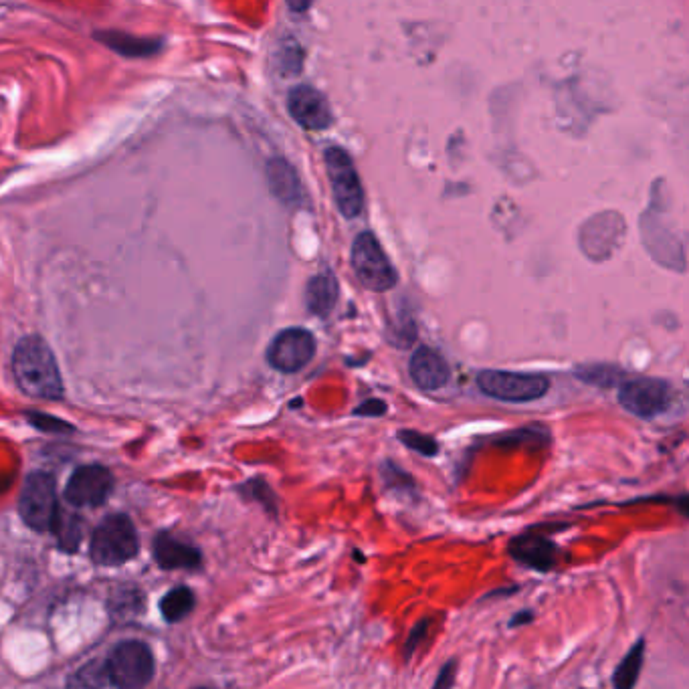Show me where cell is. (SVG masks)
I'll list each match as a JSON object with an SVG mask.
<instances>
[{
	"mask_svg": "<svg viewBox=\"0 0 689 689\" xmlns=\"http://www.w3.org/2000/svg\"><path fill=\"white\" fill-rule=\"evenodd\" d=\"M13 370L25 395L43 401H59L63 397V380L55 354L41 336H25L17 344Z\"/></svg>",
	"mask_w": 689,
	"mask_h": 689,
	"instance_id": "obj_1",
	"label": "cell"
},
{
	"mask_svg": "<svg viewBox=\"0 0 689 689\" xmlns=\"http://www.w3.org/2000/svg\"><path fill=\"white\" fill-rule=\"evenodd\" d=\"M140 548L136 528L124 514L108 516L91 538V560L100 566H120L136 558Z\"/></svg>",
	"mask_w": 689,
	"mask_h": 689,
	"instance_id": "obj_2",
	"label": "cell"
},
{
	"mask_svg": "<svg viewBox=\"0 0 689 689\" xmlns=\"http://www.w3.org/2000/svg\"><path fill=\"white\" fill-rule=\"evenodd\" d=\"M477 386L483 395L502 403H534L550 390V378L532 372L481 370Z\"/></svg>",
	"mask_w": 689,
	"mask_h": 689,
	"instance_id": "obj_3",
	"label": "cell"
},
{
	"mask_svg": "<svg viewBox=\"0 0 689 689\" xmlns=\"http://www.w3.org/2000/svg\"><path fill=\"white\" fill-rule=\"evenodd\" d=\"M352 267L358 281L370 291H390L399 283V273L395 265L390 263L382 245L370 231H364L354 239Z\"/></svg>",
	"mask_w": 689,
	"mask_h": 689,
	"instance_id": "obj_4",
	"label": "cell"
},
{
	"mask_svg": "<svg viewBox=\"0 0 689 689\" xmlns=\"http://www.w3.org/2000/svg\"><path fill=\"white\" fill-rule=\"evenodd\" d=\"M326 170L338 211L346 219H356L364 211V188L350 154L338 146H330L324 154Z\"/></svg>",
	"mask_w": 689,
	"mask_h": 689,
	"instance_id": "obj_5",
	"label": "cell"
},
{
	"mask_svg": "<svg viewBox=\"0 0 689 689\" xmlns=\"http://www.w3.org/2000/svg\"><path fill=\"white\" fill-rule=\"evenodd\" d=\"M57 512L59 504L55 494V479L45 471L31 473L23 485L19 500V514L23 522L37 532H49Z\"/></svg>",
	"mask_w": 689,
	"mask_h": 689,
	"instance_id": "obj_6",
	"label": "cell"
},
{
	"mask_svg": "<svg viewBox=\"0 0 689 689\" xmlns=\"http://www.w3.org/2000/svg\"><path fill=\"white\" fill-rule=\"evenodd\" d=\"M106 669L112 687L138 689L152 681L154 657L148 645L140 641H124L112 651L110 659L106 661Z\"/></svg>",
	"mask_w": 689,
	"mask_h": 689,
	"instance_id": "obj_7",
	"label": "cell"
},
{
	"mask_svg": "<svg viewBox=\"0 0 689 689\" xmlns=\"http://www.w3.org/2000/svg\"><path fill=\"white\" fill-rule=\"evenodd\" d=\"M673 386L661 378H635L619 388V403L639 419H655L673 405Z\"/></svg>",
	"mask_w": 689,
	"mask_h": 689,
	"instance_id": "obj_8",
	"label": "cell"
},
{
	"mask_svg": "<svg viewBox=\"0 0 689 689\" xmlns=\"http://www.w3.org/2000/svg\"><path fill=\"white\" fill-rule=\"evenodd\" d=\"M316 356V338L310 330L287 328L281 330L267 348V362L283 374H293L306 368Z\"/></svg>",
	"mask_w": 689,
	"mask_h": 689,
	"instance_id": "obj_9",
	"label": "cell"
},
{
	"mask_svg": "<svg viewBox=\"0 0 689 689\" xmlns=\"http://www.w3.org/2000/svg\"><path fill=\"white\" fill-rule=\"evenodd\" d=\"M112 489L114 477L106 467L85 465L73 471L65 487V500L75 508H97L108 500Z\"/></svg>",
	"mask_w": 689,
	"mask_h": 689,
	"instance_id": "obj_10",
	"label": "cell"
},
{
	"mask_svg": "<svg viewBox=\"0 0 689 689\" xmlns=\"http://www.w3.org/2000/svg\"><path fill=\"white\" fill-rule=\"evenodd\" d=\"M625 233L623 219L617 213H603L590 219L580 231V247L588 259L603 261L613 255Z\"/></svg>",
	"mask_w": 689,
	"mask_h": 689,
	"instance_id": "obj_11",
	"label": "cell"
},
{
	"mask_svg": "<svg viewBox=\"0 0 689 689\" xmlns=\"http://www.w3.org/2000/svg\"><path fill=\"white\" fill-rule=\"evenodd\" d=\"M287 108L291 118L298 122L302 128L320 132L332 126V110L330 104L316 87L310 85H298L289 91Z\"/></svg>",
	"mask_w": 689,
	"mask_h": 689,
	"instance_id": "obj_12",
	"label": "cell"
},
{
	"mask_svg": "<svg viewBox=\"0 0 689 689\" xmlns=\"http://www.w3.org/2000/svg\"><path fill=\"white\" fill-rule=\"evenodd\" d=\"M510 556L536 572H550L558 562V546L544 534L526 532L510 542Z\"/></svg>",
	"mask_w": 689,
	"mask_h": 689,
	"instance_id": "obj_13",
	"label": "cell"
},
{
	"mask_svg": "<svg viewBox=\"0 0 689 689\" xmlns=\"http://www.w3.org/2000/svg\"><path fill=\"white\" fill-rule=\"evenodd\" d=\"M409 374L417 388L433 392L447 386V382L451 380V366L437 350L421 346L411 356Z\"/></svg>",
	"mask_w": 689,
	"mask_h": 689,
	"instance_id": "obj_14",
	"label": "cell"
},
{
	"mask_svg": "<svg viewBox=\"0 0 689 689\" xmlns=\"http://www.w3.org/2000/svg\"><path fill=\"white\" fill-rule=\"evenodd\" d=\"M340 298V285L332 271L314 275L306 285V308L310 314L326 320L334 312Z\"/></svg>",
	"mask_w": 689,
	"mask_h": 689,
	"instance_id": "obj_15",
	"label": "cell"
},
{
	"mask_svg": "<svg viewBox=\"0 0 689 689\" xmlns=\"http://www.w3.org/2000/svg\"><path fill=\"white\" fill-rule=\"evenodd\" d=\"M267 182L271 192L285 205H298L302 201V182L295 168L283 160L273 158L267 164Z\"/></svg>",
	"mask_w": 689,
	"mask_h": 689,
	"instance_id": "obj_16",
	"label": "cell"
},
{
	"mask_svg": "<svg viewBox=\"0 0 689 689\" xmlns=\"http://www.w3.org/2000/svg\"><path fill=\"white\" fill-rule=\"evenodd\" d=\"M154 558L158 566L166 570L174 568H196L201 564L199 548L188 546L170 534H160L154 540Z\"/></svg>",
	"mask_w": 689,
	"mask_h": 689,
	"instance_id": "obj_17",
	"label": "cell"
},
{
	"mask_svg": "<svg viewBox=\"0 0 689 689\" xmlns=\"http://www.w3.org/2000/svg\"><path fill=\"white\" fill-rule=\"evenodd\" d=\"M108 47L126 57H148L160 51L162 43L158 39H142L126 33H102L97 35Z\"/></svg>",
	"mask_w": 689,
	"mask_h": 689,
	"instance_id": "obj_18",
	"label": "cell"
},
{
	"mask_svg": "<svg viewBox=\"0 0 689 689\" xmlns=\"http://www.w3.org/2000/svg\"><path fill=\"white\" fill-rule=\"evenodd\" d=\"M643 655H645V639H639L631 647V651L623 657L619 667L615 669L613 685L617 689H631L637 683L641 667H643Z\"/></svg>",
	"mask_w": 689,
	"mask_h": 689,
	"instance_id": "obj_19",
	"label": "cell"
},
{
	"mask_svg": "<svg viewBox=\"0 0 689 689\" xmlns=\"http://www.w3.org/2000/svg\"><path fill=\"white\" fill-rule=\"evenodd\" d=\"M194 609V595L188 586H176L160 601L162 617L168 623L182 621Z\"/></svg>",
	"mask_w": 689,
	"mask_h": 689,
	"instance_id": "obj_20",
	"label": "cell"
},
{
	"mask_svg": "<svg viewBox=\"0 0 689 689\" xmlns=\"http://www.w3.org/2000/svg\"><path fill=\"white\" fill-rule=\"evenodd\" d=\"M55 536H57V542L61 546V550L65 552H75L79 542H81V536H83V524L77 516L73 514H63V512H57L55 520H53V526L51 530Z\"/></svg>",
	"mask_w": 689,
	"mask_h": 689,
	"instance_id": "obj_21",
	"label": "cell"
},
{
	"mask_svg": "<svg viewBox=\"0 0 689 689\" xmlns=\"http://www.w3.org/2000/svg\"><path fill=\"white\" fill-rule=\"evenodd\" d=\"M574 376H578L586 384L609 388L619 384L625 378V372L615 364H584L574 370Z\"/></svg>",
	"mask_w": 689,
	"mask_h": 689,
	"instance_id": "obj_22",
	"label": "cell"
},
{
	"mask_svg": "<svg viewBox=\"0 0 689 689\" xmlns=\"http://www.w3.org/2000/svg\"><path fill=\"white\" fill-rule=\"evenodd\" d=\"M550 435L548 429L542 425H534L528 429H518L512 433H506L496 439V445L500 447H520V445H532V447H544L548 445Z\"/></svg>",
	"mask_w": 689,
	"mask_h": 689,
	"instance_id": "obj_23",
	"label": "cell"
},
{
	"mask_svg": "<svg viewBox=\"0 0 689 689\" xmlns=\"http://www.w3.org/2000/svg\"><path fill=\"white\" fill-rule=\"evenodd\" d=\"M69 685H83V687H112L106 663L93 661L85 667H81L71 679Z\"/></svg>",
	"mask_w": 689,
	"mask_h": 689,
	"instance_id": "obj_24",
	"label": "cell"
},
{
	"mask_svg": "<svg viewBox=\"0 0 689 689\" xmlns=\"http://www.w3.org/2000/svg\"><path fill=\"white\" fill-rule=\"evenodd\" d=\"M397 439L409 447L411 451H417L423 457H435L439 453V443L431 437L425 435L421 431H413V429H403L397 433Z\"/></svg>",
	"mask_w": 689,
	"mask_h": 689,
	"instance_id": "obj_25",
	"label": "cell"
},
{
	"mask_svg": "<svg viewBox=\"0 0 689 689\" xmlns=\"http://www.w3.org/2000/svg\"><path fill=\"white\" fill-rule=\"evenodd\" d=\"M386 338L392 346L397 348H411L417 340V324H413L411 318L401 316V320L395 326H388Z\"/></svg>",
	"mask_w": 689,
	"mask_h": 689,
	"instance_id": "obj_26",
	"label": "cell"
},
{
	"mask_svg": "<svg viewBox=\"0 0 689 689\" xmlns=\"http://www.w3.org/2000/svg\"><path fill=\"white\" fill-rule=\"evenodd\" d=\"M380 473H382L384 483H386L388 487H392V489H399V491H403V489L413 491V489H415L413 477H411L409 473H405L401 467L392 465V461H384V463L380 465Z\"/></svg>",
	"mask_w": 689,
	"mask_h": 689,
	"instance_id": "obj_27",
	"label": "cell"
},
{
	"mask_svg": "<svg viewBox=\"0 0 689 689\" xmlns=\"http://www.w3.org/2000/svg\"><path fill=\"white\" fill-rule=\"evenodd\" d=\"M429 625H431V621H429V619H425V621H421V623H417V625H415V629L411 631V635H409V639H407V643H405V649H403L405 661H409V659L413 657V653L419 649V645H421V643L427 639Z\"/></svg>",
	"mask_w": 689,
	"mask_h": 689,
	"instance_id": "obj_28",
	"label": "cell"
},
{
	"mask_svg": "<svg viewBox=\"0 0 689 689\" xmlns=\"http://www.w3.org/2000/svg\"><path fill=\"white\" fill-rule=\"evenodd\" d=\"M388 411L386 403L380 399H368L366 403H362L360 407L354 409L356 417H382Z\"/></svg>",
	"mask_w": 689,
	"mask_h": 689,
	"instance_id": "obj_29",
	"label": "cell"
},
{
	"mask_svg": "<svg viewBox=\"0 0 689 689\" xmlns=\"http://www.w3.org/2000/svg\"><path fill=\"white\" fill-rule=\"evenodd\" d=\"M455 669H457V661H455V659L449 661V663H445L443 669H441V673H439V677L435 679V687H437V689H439V687H451V685L455 683Z\"/></svg>",
	"mask_w": 689,
	"mask_h": 689,
	"instance_id": "obj_30",
	"label": "cell"
},
{
	"mask_svg": "<svg viewBox=\"0 0 689 689\" xmlns=\"http://www.w3.org/2000/svg\"><path fill=\"white\" fill-rule=\"evenodd\" d=\"M31 423L33 425H37V427H41V429H45V431H55V427H59V429H63V431H71V427L69 425H65L63 421H57V419H45V417H41V415H37V417H31Z\"/></svg>",
	"mask_w": 689,
	"mask_h": 689,
	"instance_id": "obj_31",
	"label": "cell"
},
{
	"mask_svg": "<svg viewBox=\"0 0 689 689\" xmlns=\"http://www.w3.org/2000/svg\"><path fill=\"white\" fill-rule=\"evenodd\" d=\"M285 3L293 13H306L312 7L314 0H285Z\"/></svg>",
	"mask_w": 689,
	"mask_h": 689,
	"instance_id": "obj_32",
	"label": "cell"
},
{
	"mask_svg": "<svg viewBox=\"0 0 689 689\" xmlns=\"http://www.w3.org/2000/svg\"><path fill=\"white\" fill-rule=\"evenodd\" d=\"M532 621H534V615H532L530 611H522V613H518L516 617H512L510 627H522V625H528V623H532Z\"/></svg>",
	"mask_w": 689,
	"mask_h": 689,
	"instance_id": "obj_33",
	"label": "cell"
}]
</instances>
